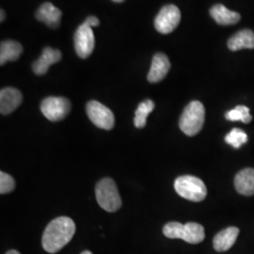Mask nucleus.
<instances>
[{"label":"nucleus","mask_w":254,"mask_h":254,"mask_svg":"<svg viewBox=\"0 0 254 254\" xmlns=\"http://www.w3.org/2000/svg\"><path fill=\"white\" fill-rule=\"evenodd\" d=\"M174 189L178 195L186 200L199 202L204 200L207 189L200 178L192 175H183L174 182Z\"/></svg>","instance_id":"nucleus-4"},{"label":"nucleus","mask_w":254,"mask_h":254,"mask_svg":"<svg viewBox=\"0 0 254 254\" xmlns=\"http://www.w3.org/2000/svg\"><path fill=\"white\" fill-rule=\"evenodd\" d=\"M238 235H239V229L234 226L222 230L214 237V240H213L214 249L218 253L226 252L236 243Z\"/></svg>","instance_id":"nucleus-14"},{"label":"nucleus","mask_w":254,"mask_h":254,"mask_svg":"<svg viewBox=\"0 0 254 254\" xmlns=\"http://www.w3.org/2000/svg\"><path fill=\"white\" fill-rule=\"evenodd\" d=\"M6 254H21L20 253H18L17 251H15V250H10V251H9L8 253Z\"/></svg>","instance_id":"nucleus-24"},{"label":"nucleus","mask_w":254,"mask_h":254,"mask_svg":"<svg viewBox=\"0 0 254 254\" xmlns=\"http://www.w3.org/2000/svg\"><path fill=\"white\" fill-rule=\"evenodd\" d=\"M23 100L22 93L14 88H5L0 91V112L2 115H8L13 112L21 105Z\"/></svg>","instance_id":"nucleus-10"},{"label":"nucleus","mask_w":254,"mask_h":254,"mask_svg":"<svg viewBox=\"0 0 254 254\" xmlns=\"http://www.w3.org/2000/svg\"><path fill=\"white\" fill-rule=\"evenodd\" d=\"M91 28L92 27L84 22L74 33L73 41L75 52L81 59H87L94 49L95 39Z\"/></svg>","instance_id":"nucleus-9"},{"label":"nucleus","mask_w":254,"mask_h":254,"mask_svg":"<svg viewBox=\"0 0 254 254\" xmlns=\"http://www.w3.org/2000/svg\"><path fill=\"white\" fill-rule=\"evenodd\" d=\"M81 254H91L90 251H84L83 253H81Z\"/></svg>","instance_id":"nucleus-26"},{"label":"nucleus","mask_w":254,"mask_h":254,"mask_svg":"<svg viewBox=\"0 0 254 254\" xmlns=\"http://www.w3.org/2000/svg\"><path fill=\"white\" fill-rule=\"evenodd\" d=\"M235 187L239 194L244 196L254 195V169L248 168L236 174Z\"/></svg>","instance_id":"nucleus-15"},{"label":"nucleus","mask_w":254,"mask_h":254,"mask_svg":"<svg viewBox=\"0 0 254 254\" xmlns=\"http://www.w3.org/2000/svg\"><path fill=\"white\" fill-rule=\"evenodd\" d=\"M75 233V224L72 218L60 217L53 219L44 232L42 239L45 251L57 254L67 245Z\"/></svg>","instance_id":"nucleus-1"},{"label":"nucleus","mask_w":254,"mask_h":254,"mask_svg":"<svg viewBox=\"0 0 254 254\" xmlns=\"http://www.w3.org/2000/svg\"><path fill=\"white\" fill-rule=\"evenodd\" d=\"M225 141L228 144L233 146L234 148L238 149L243 144L247 143L248 136L242 129L234 128L229 134L225 136Z\"/></svg>","instance_id":"nucleus-21"},{"label":"nucleus","mask_w":254,"mask_h":254,"mask_svg":"<svg viewBox=\"0 0 254 254\" xmlns=\"http://www.w3.org/2000/svg\"><path fill=\"white\" fill-rule=\"evenodd\" d=\"M204 119L205 109L203 105L199 101H192L184 109L179 127L187 136H196L203 127Z\"/></svg>","instance_id":"nucleus-3"},{"label":"nucleus","mask_w":254,"mask_h":254,"mask_svg":"<svg viewBox=\"0 0 254 254\" xmlns=\"http://www.w3.org/2000/svg\"><path fill=\"white\" fill-rule=\"evenodd\" d=\"M71 110V103L67 98L50 96L41 104V111L47 120L60 122L64 120Z\"/></svg>","instance_id":"nucleus-6"},{"label":"nucleus","mask_w":254,"mask_h":254,"mask_svg":"<svg viewBox=\"0 0 254 254\" xmlns=\"http://www.w3.org/2000/svg\"><path fill=\"white\" fill-rule=\"evenodd\" d=\"M96 200L102 208L109 213L116 212L122 206V199L115 182L105 178L98 182L95 188Z\"/></svg>","instance_id":"nucleus-5"},{"label":"nucleus","mask_w":254,"mask_h":254,"mask_svg":"<svg viewBox=\"0 0 254 254\" xmlns=\"http://www.w3.org/2000/svg\"><path fill=\"white\" fill-rule=\"evenodd\" d=\"M164 236L171 239H182L190 244H199L204 240V228L199 223L170 222L163 228Z\"/></svg>","instance_id":"nucleus-2"},{"label":"nucleus","mask_w":254,"mask_h":254,"mask_svg":"<svg viewBox=\"0 0 254 254\" xmlns=\"http://www.w3.org/2000/svg\"><path fill=\"white\" fill-rule=\"evenodd\" d=\"M62 60V53L58 49L46 47L42 56L32 65V70L37 75H43L47 73L52 64H57Z\"/></svg>","instance_id":"nucleus-12"},{"label":"nucleus","mask_w":254,"mask_h":254,"mask_svg":"<svg viewBox=\"0 0 254 254\" xmlns=\"http://www.w3.org/2000/svg\"><path fill=\"white\" fill-rule=\"evenodd\" d=\"M23 52V47L15 41H4L0 46V64L4 65L7 62L18 60Z\"/></svg>","instance_id":"nucleus-18"},{"label":"nucleus","mask_w":254,"mask_h":254,"mask_svg":"<svg viewBox=\"0 0 254 254\" xmlns=\"http://www.w3.org/2000/svg\"><path fill=\"white\" fill-rule=\"evenodd\" d=\"M112 1H114V2H118V3H120V2H123V1H125V0H112Z\"/></svg>","instance_id":"nucleus-27"},{"label":"nucleus","mask_w":254,"mask_h":254,"mask_svg":"<svg viewBox=\"0 0 254 254\" xmlns=\"http://www.w3.org/2000/svg\"><path fill=\"white\" fill-rule=\"evenodd\" d=\"M171 69L169 58L163 53H157L154 56L151 69L148 73V80L151 83H157L163 80Z\"/></svg>","instance_id":"nucleus-11"},{"label":"nucleus","mask_w":254,"mask_h":254,"mask_svg":"<svg viewBox=\"0 0 254 254\" xmlns=\"http://www.w3.org/2000/svg\"><path fill=\"white\" fill-rule=\"evenodd\" d=\"M86 111L91 123L105 130H111L114 127L115 118L113 112L97 101H90L87 104Z\"/></svg>","instance_id":"nucleus-7"},{"label":"nucleus","mask_w":254,"mask_h":254,"mask_svg":"<svg viewBox=\"0 0 254 254\" xmlns=\"http://www.w3.org/2000/svg\"><path fill=\"white\" fill-rule=\"evenodd\" d=\"M85 23H86L87 25H89L91 27H97V26H99V24H100L99 19L97 18V17H95V16H89L88 18L86 19Z\"/></svg>","instance_id":"nucleus-23"},{"label":"nucleus","mask_w":254,"mask_h":254,"mask_svg":"<svg viewBox=\"0 0 254 254\" xmlns=\"http://www.w3.org/2000/svg\"><path fill=\"white\" fill-rule=\"evenodd\" d=\"M181 20V12L174 5H167L160 9L154 20V27L162 34H169L178 27Z\"/></svg>","instance_id":"nucleus-8"},{"label":"nucleus","mask_w":254,"mask_h":254,"mask_svg":"<svg viewBox=\"0 0 254 254\" xmlns=\"http://www.w3.org/2000/svg\"><path fill=\"white\" fill-rule=\"evenodd\" d=\"M4 19H5V12H4V10H3V9H1V19H0V21H1V22H3V21H4Z\"/></svg>","instance_id":"nucleus-25"},{"label":"nucleus","mask_w":254,"mask_h":254,"mask_svg":"<svg viewBox=\"0 0 254 254\" xmlns=\"http://www.w3.org/2000/svg\"><path fill=\"white\" fill-rule=\"evenodd\" d=\"M62 15V10L49 2L44 3L36 12V18L51 28L59 27Z\"/></svg>","instance_id":"nucleus-13"},{"label":"nucleus","mask_w":254,"mask_h":254,"mask_svg":"<svg viewBox=\"0 0 254 254\" xmlns=\"http://www.w3.org/2000/svg\"><path fill=\"white\" fill-rule=\"evenodd\" d=\"M228 47L231 51L241 49H254V32L251 29H242L238 31L228 41Z\"/></svg>","instance_id":"nucleus-16"},{"label":"nucleus","mask_w":254,"mask_h":254,"mask_svg":"<svg viewBox=\"0 0 254 254\" xmlns=\"http://www.w3.org/2000/svg\"><path fill=\"white\" fill-rule=\"evenodd\" d=\"M210 15L218 24L222 26L235 25L240 20V14L238 12L230 10L220 4L215 5L211 8Z\"/></svg>","instance_id":"nucleus-17"},{"label":"nucleus","mask_w":254,"mask_h":254,"mask_svg":"<svg viewBox=\"0 0 254 254\" xmlns=\"http://www.w3.org/2000/svg\"><path fill=\"white\" fill-rule=\"evenodd\" d=\"M225 118L233 122L242 121L244 124H250L253 120L250 109L246 106H237L236 109L228 111L225 114Z\"/></svg>","instance_id":"nucleus-20"},{"label":"nucleus","mask_w":254,"mask_h":254,"mask_svg":"<svg viewBox=\"0 0 254 254\" xmlns=\"http://www.w3.org/2000/svg\"><path fill=\"white\" fill-rule=\"evenodd\" d=\"M154 107L155 105L154 101L150 99L144 100L138 105L134 118V125L136 128H143L145 127L147 118L149 114L154 110Z\"/></svg>","instance_id":"nucleus-19"},{"label":"nucleus","mask_w":254,"mask_h":254,"mask_svg":"<svg viewBox=\"0 0 254 254\" xmlns=\"http://www.w3.org/2000/svg\"><path fill=\"white\" fill-rule=\"evenodd\" d=\"M15 188L14 179L8 173H0V193L7 194L13 191Z\"/></svg>","instance_id":"nucleus-22"}]
</instances>
